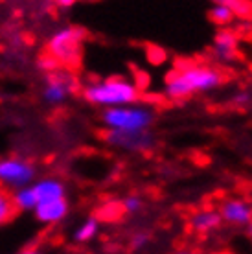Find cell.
<instances>
[{"label":"cell","instance_id":"52a82bcc","mask_svg":"<svg viewBox=\"0 0 252 254\" xmlns=\"http://www.w3.org/2000/svg\"><path fill=\"white\" fill-rule=\"evenodd\" d=\"M76 90V79L72 77L68 70H54L46 76L43 98L50 105H61L66 102Z\"/></svg>","mask_w":252,"mask_h":254},{"label":"cell","instance_id":"7c38bea8","mask_svg":"<svg viewBox=\"0 0 252 254\" xmlns=\"http://www.w3.org/2000/svg\"><path fill=\"white\" fill-rule=\"evenodd\" d=\"M30 188H32V193L37 204L44 203V201H52V199L66 197V188H64L63 181H59L56 177H44L39 179V181H33Z\"/></svg>","mask_w":252,"mask_h":254},{"label":"cell","instance_id":"5b68a950","mask_svg":"<svg viewBox=\"0 0 252 254\" xmlns=\"http://www.w3.org/2000/svg\"><path fill=\"white\" fill-rule=\"evenodd\" d=\"M37 170L35 166L20 157H6L0 159V186L9 190H19L24 186L32 185L35 181Z\"/></svg>","mask_w":252,"mask_h":254},{"label":"cell","instance_id":"7402d4cb","mask_svg":"<svg viewBox=\"0 0 252 254\" xmlns=\"http://www.w3.org/2000/svg\"><path fill=\"white\" fill-rule=\"evenodd\" d=\"M19 254H43V253L37 251V249H24V251H20Z\"/></svg>","mask_w":252,"mask_h":254},{"label":"cell","instance_id":"2e32d148","mask_svg":"<svg viewBox=\"0 0 252 254\" xmlns=\"http://www.w3.org/2000/svg\"><path fill=\"white\" fill-rule=\"evenodd\" d=\"M144 197L138 195V193H129V195L122 201V210L124 212H127V214H131V216H134V214H140L142 210H144Z\"/></svg>","mask_w":252,"mask_h":254},{"label":"cell","instance_id":"8992f818","mask_svg":"<svg viewBox=\"0 0 252 254\" xmlns=\"http://www.w3.org/2000/svg\"><path fill=\"white\" fill-rule=\"evenodd\" d=\"M103 140L107 146L126 153L149 151L157 144V136L151 129L147 131H105Z\"/></svg>","mask_w":252,"mask_h":254},{"label":"cell","instance_id":"277c9868","mask_svg":"<svg viewBox=\"0 0 252 254\" xmlns=\"http://www.w3.org/2000/svg\"><path fill=\"white\" fill-rule=\"evenodd\" d=\"M85 37H87L85 30L77 28V26H68L63 30H57L46 46L48 56L56 59L59 66H74L79 63Z\"/></svg>","mask_w":252,"mask_h":254},{"label":"cell","instance_id":"ac0fdd59","mask_svg":"<svg viewBox=\"0 0 252 254\" xmlns=\"http://www.w3.org/2000/svg\"><path fill=\"white\" fill-rule=\"evenodd\" d=\"M149 243V234L147 232H134L131 238V247L134 251H140V249H144L145 245Z\"/></svg>","mask_w":252,"mask_h":254},{"label":"cell","instance_id":"44dd1931","mask_svg":"<svg viewBox=\"0 0 252 254\" xmlns=\"http://www.w3.org/2000/svg\"><path fill=\"white\" fill-rule=\"evenodd\" d=\"M171 254H197V253L191 251V249H177V251H173Z\"/></svg>","mask_w":252,"mask_h":254},{"label":"cell","instance_id":"30bf717a","mask_svg":"<svg viewBox=\"0 0 252 254\" xmlns=\"http://www.w3.org/2000/svg\"><path fill=\"white\" fill-rule=\"evenodd\" d=\"M68 210L70 204L66 201V197H61V199H52V201L39 203L32 212L37 221L44 223V225H57L68 216Z\"/></svg>","mask_w":252,"mask_h":254},{"label":"cell","instance_id":"3957f363","mask_svg":"<svg viewBox=\"0 0 252 254\" xmlns=\"http://www.w3.org/2000/svg\"><path fill=\"white\" fill-rule=\"evenodd\" d=\"M157 120V111L147 103H129L103 109L101 124L107 131H147Z\"/></svg>","mask_w":252,"mask_h":254},{"label":"cell","instance_id":"d6986e66","mask_svg":"<svg viewBox=\"0 0 252 254\" xmlns=\"http://www.w3.org/2000/svg\"><path fill=\"white\" fill-rule=\"evenodd\" d=\"M232 103L238 105V107H247V105L251 103V92H247V90L236 92V94L232 96Z\"/></svg>","mask_w":252,"mask_h":254},{"label":"cell","instance_id":"4fadbf2b","mask_svg":"<svg viewBox=\"0 0 252 254\" xmlns=\"http://www.w3.org/2000/svg\"><path fill=\"white\" fill-rule=\"evenodd\" d=\"M98 232H100V219L94 216H90L74 230V242H77V243L92 242L96 236H98Z\"/></svg>","mask_w":252,"mask_h":254},{"label":"cell","instance_id":"9a60e30c","mask_svg":"<svg viewBox=\"0 0 252 254\" xmlns=\"http://www.w3.org/2000/svg\"><path fill=\"white\" fill-rule=\"evenodd\" d=\"M208 19L214 22L215 26L219 28H225V26H230L236 20L234 13L230 7L227 6H217V4H212L208 9Z\"/></svg>","mask_w":252,"mask_h":254},{"label":"cell","instance_id":"e0dca14e","mask_svg":"<svg viewBox=\"0 0 252 254\" xmlns=\"http://www.w3.org/2000/svg\"><path fill=\"white\" fill-rule=\"evenodd\" d=\"M13 212H15V206H13L11 195H7L6 191H0V225H4L9 219Z\"/></svg>","mask_w":252,"mask_h":254},{"label":"cell","instance_id":"9c48e42d","mask_svg":"<svg viewBox=\"0 0 252 254\" xmlns=\"http://www.w3.org/2000/svg\"><path fill=\"white\" fill-rule=\"evenodd\" d=\"M238 46H240L238 35L228 28H221L214 35L212 54L219 63H232L238 58Z\"/></svg>","mask_w":252,"mask_h":254},{"label":"cell","instance_id":"6da1fadb","mask_svg":"<svg viewBox=\"0 0 252 254\" xmlns=\"http://www.w3.org/2000/svg\"><path fill=\"white\" fill-rule=\"evenodd\" d=\"M223 85V74L204 63L183 64L166 77L164 96L171 102H183L189 96L208 94Z\"/></svg>","mask_w":252,"mask_h":254},{"label":"cell","instance_id":"5bb4252c","mask_svg":"<svg viewBox=\"0 0 252 254\" xmlns=\"http://www.w3.org/2000/svg\"><path fill=\"white\" fill-rule=\"evenodd\" d=\"M210 4H217V6H227L232 9L236 19H251L252 17V2L251 0H208Z\"/></svg>","mask_w":252,"mask_h":254},{"label":"cell","instance_id":"603a6c76","mask_svg":"<svg viewBox=\"0 0 252 254\" xmlns=\"http://www.w3.org/2000/svg\"><path fill=\"white\" fill-rule=\"evenodd\" d=\"M247 234H249V238H251V242H252V223L247 227Z\"/></svg>","mask_w":252,"mask_h":254},{"label":"cell","instance_id":"ba28073f","mask_svg":"<svg viewBox=\"0 0 252 254\" xmlns=\"http://www.w3.org/2000/svg\"><path fill=\"white\" fill-rule=\"evenodd\" d=\"M219 216L223 223L232 227H249L252 223V204L241 197H228L219 204Z\"/></svg>","mask_w":252,"mask_h":254},{"label":"cell","instance_id":"8fae6325","mask_svg":"<svg viewBox=\"0 0 252 254\" xmlns=\"http://www.w3.org/2000/svg\"><path fill=\"white\" fill-rule=\"evenodd\" d=\"M221 223H223V219H221L219 212L215 208L195 210L188 219L191 232H195L199 236H206L210 232H215L221 227Z\"/></svg>","mask_w":252,"mask_h":254},{"label":"cell","instance_id":"7a4b0ae2","mask_svg":"<svg viewBox=\"0 0 252 254\" xmlns=\"http://www.w3.org/2000/svg\"><path fill=\"white\" fill-rule=\"evenodd\" d=\"M140 96H142V89L138 83L122 76L98 79V81H92L83 87L85 102L101 109L136 103L140 102Z\"/></svg>","mask_w":252,"mask_h":254},{"label":"cell","instance_id":"ffe728a7","mask_svg":"<svg viewBox=\"0 0 252 254\" xmlns=\"http://www.w3.org/2000/svg\"><path fill=\"white\" fill-rule=\"evenodd\" d=\"M54 2H56V4H57L59 7H64V9H66V7L76 6V4L79 2V0H54Z\"/></svg>","mask_w":252,"mask_h":254}]
</instances>
